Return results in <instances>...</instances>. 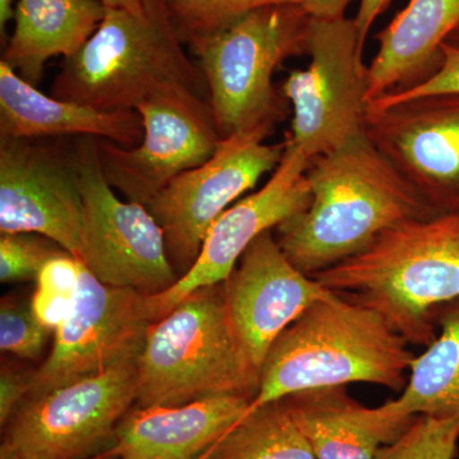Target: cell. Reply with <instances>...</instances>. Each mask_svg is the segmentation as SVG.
Returning a JSON list of instances; mask_svg holds the SVG:
<instances>
[{
  "label": "cell",
  "mask_w": 459,
  "mask_h": 459,
  "mask_svg": "<svg viewBox=\"0 0 459 459\" xmlns=\"http://www.w3.org/2000/svg\"><path fill=\"white\" fill-rule=\"evenodd\" d=\"M171 84L208 99L204 72L183 49L164 0H152L143 13L107 8L95 33L63 62L50 96L102 111L135 110Z\"/></svg>",
  "instance_id": "cell-4"
},
{
  "label": "cell",
  "mask_w": 459,
  "mask_h": 459,
  "mask_svg": "<svg viewBox=\"0 0 459 459\" xmlns=\"http://www.w3.org/2000/svg\"><path fill=\"white\" fill-rule=\"evenodd\" d=\"M198 459H316L281 401L247 411Z\"/></svg>",
  "instance_id": "cell-23"
},
{
  "label": "cell",
  "mask_w": 459,
  "mask_h": 459,
  "mask_svg": "<svg viewBox=\"0 0 459 459\" xmlns=\"http://www.w3.org/2000/svg\"><path fill=\"white\" fill-rule=\"evenodd\" d=\"M49 329L40 325L32 312L31 300L2 299L0 303V350L25 360H36L44 351Z\"/></svg>",
  "instance_id": "cell-26"
},
{
  "label": "cell",
  "mask_w": 459,
  "mask_h": 459,
  "mask_svg": "<svg viewBox=\"0 0 459 459\" xmlns=\"http://www.w3.org/2000/svg\"><path fill=\"white\" fill-rule=\"evenodd\" d=\"M312 201L276 229L277 243L303 273L316 276L358 255L386 229L437 214L368 135L314 157Z\"/></svg>",
  "instance_id": "cell-1"
},
{
  "label": "cell",
  "mask_w": 459,
  "mask_h": 459,
  "mask_svg": "<svg viewBox=\"0 0 459 459\" xmlns=\"http://www.w3.org/2000/svg\"><path fill=\"white\" fill-rule=\"evenodd\" d=\"M280 401L316 459H376L416 419L402 416L391 401L364 406L346 385L307 389Z\"/></svg>",
  "instance_id": "cell-17"
},
{
  "label": "cell",
  "mask_w": 459,
  "mask_h": 459,
  "mask_svg": "<svg viewBox=\"0 0 459 459\" xmlns=\"http://www.w3.org/2000/svg\"><path fill=\"white\" fill-rule=\"evenodd\" d=\"M353 18L310 17L307 68L294 69L282 84L292 107L286 140L313 160L359 140L368 114V66Z\"/></svg>",
  "instance_id": "cell-7"
},
{
  "label": "cell",
  "mask_w": 459,
  "mask_h": 459,
  "mask_svg": "<svg viewBox=\"0 0 459 459\" xmlns=\"http://www.w3.org/2000/svg\"><path fill=\"white\" fill-rule=\"evenodd\" d=\"M100 0H18L2 62L26 82L40 83L54 56H74L104 20Z\"/></svg>",
  "instance_id": "cell-21"
},
{
  "label": "cell",
  "mask_w": 459,
  "mask_h": 459,
  "mask_svg": "<svg viewBox=\"0 0 459 459\" xmlns=\"http://www.w3.org/2000/svg\"><path fill=\"white\" fill-rule=\"evenodd\" d=\"M259 380L232 328L225 283H217L195 290L148 328L134 407L181 406L219 395L253 401Z\"/></svg>",
  "instance_id": "cell-5"
},
{
  "label": "cell",
  "mask_w": 459,
  "mask_h": 459,
  "mask_svg": "<svg viewBox=\"0 0 459 459\" xmlns=\"http://www.w3.org/2000/svg\"><path fill=\"white\" fill-rule=\"evenodd\" d=\"M83 267V263L77 256L68 252L60 253L42 265L35 280L36 289L56 294L77 295Z\"/></svg>",
  "instance_id": "cell-29"
},
{
  "label": "cell",
  "mask_w": 459,
  "mask_h": 459,
  "mask_svg": "<svg viewBox=\"0 0 459 459\" xmlns=\"http://www.w3.org/2000/svg\"><path fill=\"white\" fill-rule=\"evenodd\" d=\"M0 459H23L20 453L14 451L9 444L2 442L0 446Z\"/></svg>",
  "instance_id": "cell-36"
},
{
  "label": "cell",
  "mask_w": 459,
  "mask_h": 459,
  "mask_svg": "<svg viewBox=\"0 0 459 459\" xmlns=\"http://www.w3.org/2000/svg\"><path fill=\"white\" fill-rule=\"evenodd\" d=\"M365 132L437 212H459V93L368 111Z\"/></svg>",
  "instance_id": "cell-14"
},
{
  "label": "cell",
  "mask_w": 459,
  "mask_h": 459,
  "mask_svg": "<svg viewBox=\"0 0 459 459\" xmlns=\"http://www.w3.org/2000/svg\"><path fill=\"white\" fill-rule=\"evenodd\" d=\"M391 2L392 0H360L358 13H356L353 21H355L356 27H358L362 47L365 48L368 35H369L371 27H373L377 18L379 17L383 12L386 11Z\"/></svg>",
  "instance_id": "cell-32"
},
{
  "label": "cell",
  "mask_w": 459,
  "mask_h": 459,
  "mask_svg": "<svg viewBox=\"0 0 459 459\" xmlns=\"http://www.w3.org/2000/svg\"><path fill=\"white\" fill-rule=\"evenodd\" d=\"M31 232L82 255L84 204L75 152L0 138V234Z\"/></svg>",
  "instance_id": "cell-13"
},
{
  "label": "cell",
  "mask_w": 459,
  "mask_h": 459,
  "mask_svg": "<svg viewBox=\"0 0 459 459\" xmlns=\"http://www.w3.org/2000/svg\"><path fill=\"white\" fill-rule=\"evenodd\" d=\"M223 283L238 342L259 377L277 337L307 307L332 294L290 262L272 231L250 244Z\"/></svg>",
  "instance_id": "cell-16"
},
{
  "label": "cell",
  "mask_w": 459,
  "mask_h": 459,
  "mask_svg": "<svg viewBox=\"0 0 459 459\" xmlns=\"http://www.w3.org/2000/svg\"><path fill=\"white\" fill-rule=\"evenodd\" d=\"M96 140L83 138L74 150L84 204L80 261L105 285L162 294L180 279L169 259L164 231L146 205L115 195L102 172Z\"/></svg>",
  "instance_id": "cell-8"
},
{
  "label": "cell",
  "mask_w": 459,
  "mask_h": 459,
  "mask_svg": "<svg viewBox=\"0 0 459 459\" xmlns=\"http://www.w3.org/2000/svg\"><path fill=\"white\" fill-rule=\"evenodd\" d=\"M458 27L459 0H410L377 35L379 48L368 65V105L430 77Z\"/></svg>",
  "instance_id": "cell-20"
},
{
  "label": "cell",
  "mask_w": 459,
  "mask_h": 459,
  "mask_svg": "<svg viewBox=\"0 0 459 459\" xmlns=\"http://www.w3.org/2000/svg\"><path fill=\"white\" fill-rule=\"evenodd\" d=\"M446 44H448L449 47L455 48V49L459 50V27L452 33L451 38L446 40Z\"/></svg>",
  "instance_id": "cell-37"
},
{
  "label": "cell",
  "mask_w": 459,
  "mask_h": 459,
  "mask_svg": "<svg viewBox=\"0 0 459 459\" xmlns=\"http://www.w3.org/2000/svg\"><path fill=\"white\" fill-rule=\"evenodd\" d=\"M459 442V415L416 416L395 442L383 446L376 459H455Z\"/></svg>",
  "instance_id": "cell-25"
},
{
  "label": "cell",
  "mask_w": 459,
  "mask_h": 459,
  "mask_svg": "<svg viewBox=\"0 0 459 459\" xmlns=\"http://www.w3.org/2000/svg\"><path fill=\"white\" fill-rule=\"evenodd\" d=\"M84 135L134 148L143 138L137 110L102 111L47 96L0 60V138L38 140Z\"/></svg>",
  "instance_id": "cell-19"
},
{
  "label": "cell",
  "mask_w": 459,
  "mask_h": 459,
  "mask_svg": "<svg viewBox=\"0 0 459 459\" xmlns=\"http://www.w3.org/2000/svg\"><path fill=\"white\" fill-rule=\"evenodd\" d=\"M313 277L379 314L410 344L429 346L437 334L435 310L459 299V212L395 223Z\"/></svg>",
  "instance_id": "cell-2"
},
{
  "label": "cell",
  "mask_w": 459,
  "mask_h": 459,
  "mask_svg": "<svg viewBox=\"0 0 459 459\" xmlns=\"http://www.w3.org/2000/svg\"><path fill=\"white\" fill-rule=\"evenodd\" d=\"M66 252L56 241L31 232L0 235V281H35L42 265Z\"/></svg>",
  "instance_id": "cell-27"
},
{
  "label": "cell",
  "mask_w": 459,
  "mask_h": 459,
  "mask_svg": "<svg viewBox=\"0 0 459 459\" xmlns=\"http://www.w3.org/2000/svg\"><path fill=\"white\" fill-rule=\"evenodd\" d=\"M107 8L124 9L132 13H143L152 0H100Z\"/></svg>",
  "instance_id": "cell-34"
},
{
  "label": "cell",
  "mask_w": 459,
  "mask_h": 459,
  "mask_svg": "<svg viewBox=\"0 0 459 459\" xmlns=\"http://www.w3.org/2000/svg\"><path fill=\"white\" fill-rule=\"evenodd\" d=\"M409 344L379 314L332 292L272 344L249 409L307 389L351 383L402 392L415 359Z\"/></svg>",
  "instance_id": "cell-3"
},
{
  "label": "cell",
  "mask_w": 459,
  "mask_h": 459,
  "mask_svg": "<svg viewBox=\"0 0 459 459\" xmlns=\"http://www.w3.org/2000/svg\"><path fill=\"white\" fill-rule=\"evenodd\" d=\"M353 0H299V5L316 20H338L343 18Z\"/></svg>",
  "instance_id": "cell-33"
},
{
  "label": "cell",
  "mask_w": 459,
  "mask_h": 459,
  "mask_svg": "<svg viewBox=\"0 0 459 459\" xmlns=\"http://www.w3.org/2000/svg\"><path fill=\"white\" fill-rule=\"evenodd\" d=\"M153 322L146 295L105 285L83 267L74 307L54 332L47 360L33 371L27 397L137 362Z\"/></svg>",
  "instance_id": "cell-12"
},
{
  "label": "cell",
  "mask_w": 459,
  "mask_h": 459,
  "mask_svg": "<svg viewBox=\"0 0 459 459\" xmlns=\"http://www.w3.org/2000/svg\"><path fill=\"white\" fill-rule=\"evenodd\" d=\"M272 133L261 128L223 138L207 162L175 178L146 204L164 231L169 259L180 279L197 262L216 220L280 165L286 143H265Z\"/></svg>",
  "instance_id": "cell-10"
},
{
  "label": "cell",
  "mask_w": 459,
  "mask_h": 459,
  "mask_svg": "<svg viewBox=\"0 0 459 459\" xmlns=\"http://www.w3.org/2000/svg\"><path fill=\"white\" fill-rule=\"evenodd\" d=\"M459 93V50L444 44L442 63L430 77L410 89L389 93L368 105V111L380 110L398 102L424 98V96Z\"/></svg>",
  "instance_id": "cell-28"
},
{
  "label": "cell",
  "mask_w": 459,
  "mask_h": 459,
  "mask_svg": "<svg viewBox=\"0 0 459 459\" xmlns=\"http://www.w3.org/2000/svg\"><path fill=\"white\" fill-rule=\"evenodd\" d=\"M75 298L77 295L56 294L36 289L31 298L32 312L40 325L53 333L68 318Z\"/></svg>",
  "instance_id": "cell-30"
},
{
  "label": "cell",
  "mask_w": 459,
  "mask_h": 459,
  "mask_svg": "<svg viewBox=\"0 0 459 459\" xmlns=\"http://www.w3.org/2000/svg\"><path fill=\"white\" fill-rule=\"evenodd\" d=\"M285 143L282 160L265 186L232 204L208 230L192 270L168 291L147 296L155 322L195 290L225 282L256 238L307 210L312 190L305 172L312 160L286 138Z\"/></svg>",
  "instance_id": "cell-15"
},
{
  "label": "cell",
  "mask_w": 459,
  "mask_h": 459,
  "mask_svg": "<svg viewBox=\"0 0 459 459\" xmlns=\"http://www.w3.org/2000/svg\"><path fill=\"white\" fill-rule=\"evenodd\" d=\"M137 397V362L26 397L3 427L23 459H91L113 446Z\"/></svg>",
  "instance_id": "cell-9"
},
{
  "label": "cell",
  "mask_w": 459,
  "mask_h": 459,
  "mask_svg": "<svg viewBox=\"0 0 459 459\" xmlns=\"http://www.w3.org/2000/svg\"><path fill=\"white\" fill-rule=\"evenodd\" d=\"M32 373L3 367L0 373V425L7 424L12 413L25 400L31 388Z\"/></svg>",
  "instance_id": "cell-31"
},
{
  "label": "cell",
  "mask_w": 459,
  "mask_h": 459,
  "mask_svg": "<svg viewBox=\"0 0 459 459\" xmlns=\"http://www.w3.org/2000/svg\"><path fill=\"white\" fill-rule=\"evenodd\" d=\"M183 44L219 31L255 9L299 4V0H164Z\"/></svg>",
  "instance_id": "cell-24"
},
{
  "label": "cell",
  "mask_w": 459,
  "mask_h": 459,
  "mask_svg": "<svg viewBox=\"0 0 459 459\" xmlns=\"http://www.w3.org/2000/svg\"><path fill=\"white\" fill-rule=\"evenodd\" d=\"M91 459H115V458L111 457V455H108V453L104 452V453H101V455H99L98 457L91 458Z\"/></svg>",
  "instance_id": "cell-38"
},
{
  "label": "cell",
  "mask_w": 459,
  "mask_h": 459,
  "mask_svg": "<svg viewBox=\"0 0 459 459\" xmlns=\"http://www.w3.org/2000/svg\"><path fill=\"white\" fill-rule=\"evenodd\" d=\"M14 0H0V35L4 39V31L8 23L14 17Z\"/></svg>",
  "instance_id": "cell-35"
},
{
  "label": "cell",
  "mask_w": 459,
  "mask_h": 459,
  "mask_svg": "<svg viewBox=\"0 0 459 459\" xmlns=\"http://www.w3.org/2000/svg\"><path fill=\"white\" fill-rule=\"evenodd\" d=\"M437 331L427 351L415 356L394 410L406 418L459 415V299L434 313Z\"/></svg>",
  "instance_id": "cell-22"
},
{
  "label": "cell",
  "mask_w": 459,
  "mask_h": 459,
  "mask_svg": "<svg viewBox=\"0 0 459 459\" xmlns=\"http://www.w3.org/2000/svg\"><path fill=\"white\" fill-rule=\"evenodd\" d=\"M135 110L143 126L137 147L99 138L96 143L108 186L146 205L175 178L207 162L221 137L210 100L181 84L157 91Z\"/></svg>",
  "instance_id": "cell-11"
},
{
  "label": "cell",
  "mask_w": 459,
  "mask_h": 459,
  "mask_svg": "<svg viewBox=\"0 0 459 459\" xmlns=\"http://www.w3.org/2000/svg\"><path fill=\"white\" fill-rule=\"evenodd\" d=\"M309 22L301 5H267L190 42L221 140L274 131L285 119L287 100L274 89L273 74L287 57L307 54Z\"/></svg>",
  "instance_id": "cell-6"
},
{
  "label": "cell",
  "mask_w": 459,
  "mask_h": 459,
  "mask_svg": "<svg viewBox=\"0 0 459 459\" xmlns=\"http://www.w3.org/2000/svg\"><path fill=\"white\" fill-rule=\"evenodd\" d=\"M250 403L241 395H219L181 406L133 407L107 453L115 459H198Z\"/></svg>",
  "instance_id": "cell-18"
}]
</instances>
